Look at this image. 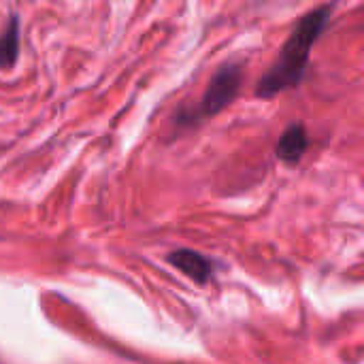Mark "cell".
Here are the masks:
<instances>
[{
  "label": "cell",
  "mask_w": 364,
  "mask_h": 364,
  "mask_svg": "<svg viewBox=\"0 0 364 364\" xmlns=\"http://www.w3.org/2000/svg\"><path fill=\"white\" fill-rule=\"evenodd\" d=\"M19 51V21L11 17L6 32L0 36V68H11L17 60Z\"/></svg>",
  "instance_id": "obj_5"
},
{
  "label": "cell",
  "mask_w": 364,
  "mask_h": 364,
  "mask_svg": "<svg viewBox=\"0 0 364 364\" xmlns=\"http://www.w3.org/2000/svg\"><path fill=\"white\" fill-rule=\"evenodd\" d=\"M331 11H333L331 6L314 9L296 23V28L290 32L288 41L284 43L275 64L258 81L256 96L273 98V96H277L290 87H296L301 83L307 62H309V55H311V49L331 19Z\"/></svg>",
  "instance_id": "obj_1"
},
{
  "label": "cell",
  "mask_w": 364,
  "mask_h": 364,
  "mask_svg": "<svg viewBox=\"0 0 364 364\" xmlns=\"http://www.w3.org/2000/svg\"><path fill=\"white\" fill-rule=\"evenodd\" d=\"M243 68L239 64H224L222 68H218L200 98V115L213 117L220 111H224L239 94Z\"/></svg>",
  "instance_id": "obj_2"
},
{
  "label": "cell",
  "mask_w": 364,
  "mask_h": 364,
  "mask_svg": "<svg viewBox=\"0 0 364 364\" xmlns=\"http://www.w3.org/2000/svg\"><path fill=\"white\" fill-rule=\"evenodd\" d=\"M307 145H309V139H307L305 126L303 124H292L279 136L275 151H277V158L279 160L294 164V162H299L303 158V154L307 151Z\"/></svg>",
  "instance_id": "obj_4"
},
{
  "label": "cell",
  "mask_w": 364,
  "mask_h": 364,
  "mask_svg": "<svg viewBox=\"0 0 364 364\" xmlns=\"http://www.w3.org/2000/svg\"><path fill=\"white\" fill-rule=\"evenodd\" d=\"M166 260L179 269L183 275H188L190 279H194L196 284H207L213 277V262L209 258H205L198 252L192 250H177L173 254L166 256Z\"/></svg>",
  "instance_id": "obj_3"
}]
</instances>
